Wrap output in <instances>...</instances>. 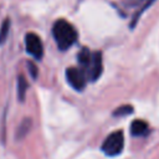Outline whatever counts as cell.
Returning <instances> with one entry per match:
<instances>
[{"label":"cell","instance_id":"obj_1","mask_svg":"<svg viewBox=\"0 0 159 159\" xmlns=\"http://www.w3.org/2000/svg\"><path fill=\"white\" fill-rule=\"evenodd\" d=\"M52 34L58 48L62 51L70 48L77 40L76 29L67 20H63V19H60L53 24Z\"/></svg>","mask_w":159,"mask_h":159},{"label":"cell","instance_id":"obj_2","mask_svg":"<svg viewBox=\"0 0 159 159\" xmlns=\"http://www.w3.org/2000/svg\"><path fill=\"white\" fill-rule=\"evenodd\" d=\"M123 148H124V137H123L122 130H117V132H113L112 134H109L104 139V142L101 147L102 152L108 157H116V155L120 154Z\"/></svg>","mask_w":159,"mask_h":159},{"label":"cell","instance_id":"obj_3","mask_svg":"<svg viewBox=\"0 0 159 159\" xmlns=\"http://www.w3.org/2000/svg\"><path fill=\"white\" fill-rule=\"evenodd\" d=\"M66 78H67L68 84L72 88H75L76 91H82L86 86L87 75L82 68L68 67L66 71Z\"/></svg>","mask_w":159,"mask_h":159},{"label":"cell","instance_id":"obj_4","mask_svg":"<svg viewBox=\"0 0 159 159\" xmlns=\"http://www.w3.org/2000/svg\"><path fill=\"white\" fill-rule=\"evenodd\" d=\"M25 43H26V51L36 60H41L43 56V46L42 41L39 35L34 32H29L25 36Z\"/></svg>","mask_w":159,"mask_h":159},{"label":"cell","instance_id":"obj_5","mask_svg":"<svg viewBox=\"0 0 159 159\" xmlns=\"http://www.w3.org/2000/svg\"><path fill=\"white\" fill-rule=\"evenodd\" d=\"M102 70H103L102 53L99 51H96L94 53H92V60L87 70V78L89 81H97L98 77L102 75Z\"/></svg>","mask_w":159,"mask_h":159},{"label":"cell","instance_id":"obj_6","mask_svg":"<svg viewBox=\"0 0 159 159\" xmlns=\"http://www.w3.org/2000/svg\"><path fill=\"white\" fill-rule=\"evenodd\" d=\"M148 132H149V125H148L147 122H144L142 119H135L134 122H132V124H130L132 135L143 137V135H147Z\"/></svg>","mask_w":159,"mask_h":159},{"label":"cell","instance_id":"obj_7","mask_svg":"<svg viewBox=\"0 0 159 159\" xmlns=\"http://www.w3.org/2000/svg\"><path fill=\"white\" fill-rule=\"evenodd\" d=\"M91 60H92V53L89 52V50L87 47H83L80 52H78V63L81 65L82 70L86 72L87 75V70L89 67V63H91Z\"/></svg>","mask_w":159,"mask_h":159},{"label":"cell","instance_id":"obj_8","mask_svg":"<svg viewBox=\"0 0 159 159\" xmlns=\"http://www.w3.org/2000/svg\"><path fill=\"white\" fill-rule=\"evenodd\" d=\"M26 88H27V82H26L25 77L20 75L19 78H17V96H19V99L20 101H24L25 99Z\"/></svg>","mask_w":159,"mask_h":159},{"label":"cell","instance_id":"obj_9","mask_svg":"<svg viewBox=\"0 0 159 159\" xmlns=\"http://www.w3.org/2000/svg\"><path fill=\"white\" fill-rule=\"evenodd\" d=\"M9 30H10V19H5L1 24V27H0V45L2 42H5L6 37H7V34H9Z\"/></svg>","mask_w":159,"mask_h":159},{"label":"cell","instance_id":"obj_10","mask_svg":"<svg viewBox=\"0 0 159 159\" xmlns=\"http://www.w3.org/2000/svg\"><path fill=\"white\" fill-rule=\"evenodd\" d=\"M132 112H133V107H132V106H120V107H118V108L113 112V116H116V117L127 116V114H130Z\"/></svg>","mask_w":159,"mask_h":159},{"label":"cell","instance_id":"obj_11","mask_svg":"<svg viewBox=\"0 0 159 159\" xmlns=\"http://www.w3.org/2000/svg\"><path fill=\"white\" fill-rule=\"evenodd\" d=\"M153 1H154V0H147V1H145V4H144V6H143V7L140 9V11H139V12L137 14V16H135V19L133 20V22H132V27H133V26H134V24L137 22V20H138V17L140 16V14H142L143 11H145V10H147V9H148V7H149V6L152 5V2H153Z\"/></svg>","mask_w":159,"mask_h":159},{"label":"cell","instance_id":"obj_12","mask_svg":"<svg viewBox=\"0 0 159 159\" xmlns=\"http://www.w3.org/2000/svg\"><path fill=\"white\" fill-rule=\"evenodd\" d=\"M27 67H29V71H30V73H31V77H32V78H36V77H37V67L35 66V63L31 62V61H29V62H27Z\"/></svg>","mask_w":159,"mask_h":159}]
</instances>
